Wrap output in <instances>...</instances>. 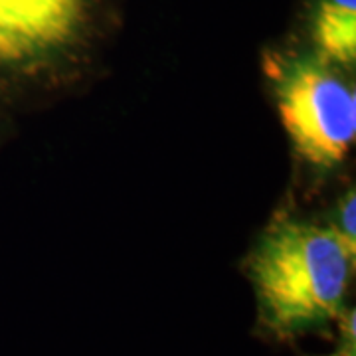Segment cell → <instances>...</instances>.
Segmentation results:
<instances>
[{
  "label": "cell",
  "mask_w": 356,
  "mask_h": 356,
  "mask_svg": "<svg viewBox=\"0 0 356 356\" xmlns=\"http://www.w3.org/2000/svg\"><path fill=\"white\" fill-rule=\"evenodd\" d=\"M334 234L341 238L344 248L356 257V194L355 188L344 194L334 210V222L331 224Z\"/></svg>",
  "instance_id": "obj_5"
},
{
  "label": "cell",
  "mask_w": 356,
  "mask_h": 356,
  "mask_svg": "<svg viewBox=\"0 0 356 356\" xmlns=\"http://www.w3.org/2000/svg\"><path fill=\"white\" fill-rule=\"evenodd\" d=\"M341 344L334 356H355V311H344L341 321Z\"/></svg>",
  "instance_id": "obj_6"
},
{
  "label": "cell",
  "mask_w": 356,
  "mask_h": 356,
  "mask_svg": "<svg viewBox=\"0 0 356 356\" xmlns=\"http://www.w3.org/2000/svg\"><path fill=\"white\" fill-rule=\"evenodd\" d=\"M355 259L331 226L277 218L248 259L261 327L289 339L341 317Z\"/></svg>",
  "instance_id": "obj_1"
},
{
  "label": "cell",
  "mask_w": 356,
  "mask_h": 356,
  "mask_svg": "<svg viewBox=\"0 0 356 356\" xmlns=\"http://www.w3.org/2000/svg\"><path fill=\"white\" fill-rule=\"evenodd\" d=\"M83 0H0V64H22L76 36Z\"/></svg>",
  "instance_id": "obj_3"
},
{
  "label": "cell",
  "mask_w": 356,
  "mask_h": 356,
  "mask_svg": "<svg viewBox=\"0 0 356 356\" xmlns=\"http://www.w3.org/2000/svg\"><path fill=\"white\" fill-rule=\"evenodd\" d=\"M317 54L327 62L353 65L356 60V0H318L313 20Z\"/></svg>",
  "instance_id": "obj_4"
},
{
  "label": "cell",
  "mask_w": 356,
  "mask_h": 356,
  "mask_svg": "<svg viewBox=\"0 0 356 356\" xmlns=\"http://www.w3.org/2000/svg\"><path fill=\"white\" fill-rule=\"evenodd\" d=\"M281 123L309 165L334 168L356 139V93L318 54L271 58L267 65Z\"/></svg>",
  "instance_id": "obj_2"
}]
</instances>
